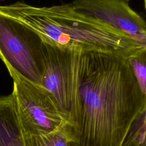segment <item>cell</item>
Instances as JSON below:
<instances>
[{"label": "cell", "mask_w": 146, "mask_h": 146, "mask_svg": "<svg viewBox=\"0 0 146 146\" xmlns=\"http://www.w3.org/2000/svg\"><path fill=\"white\" fill-rule=\"evenodd\" d=\"M80 99L72 146H121L144 107L128 59L103 52L80 55Z\"/></svg>", "instance_id": "obj_1"}, {"label": "cell", "mask_w": 146, "mask_h": 146, "mask_svg": "<svg viewBox=\"0 0 146 146\" xmlns=\"http://www.w3.org/2000/svg\"><path fill=\"white\" fill-rule=\"evenodd\" d=\"M0 12L30 27L44 42L80 54L103 52L129 59L145 49L110 24L76 10L71 2L36 7L17 2L2 6Z\"/></svg>", "instance_id": "obj_2"}, {"label": "cell", "mask_w": 146, "mask_h": 146, "mask_svg": "<svg viewBox=\"0 0 146 146\" xmlns=\"http://www.w3.org/2000/svg\"><path fill=\"white\" fill-rule=\"evenodd\" d=\"M42 87L52 96L62 116L73 128L80 99V54L44 42Z\"/></svg>", "instance_id": "obj_3"}, {"label": "cell", "mask_w": 146, "mask_h": 146, "mask_svg": "<svg viewBox=\"0 0 146 146\" xmlns=\"http://www.w3.org/2000/svg\"><path fill=\"white\" fill-rule=\"evenodd\" d=\"M44 43L30 27L0 13V58L7 68L42 87Z\"/></svg>", "instance_id": "obj_4"}, {"label": "cell", "mask_w": 146, "mask_h": 146, "mask_svg": "<svg viewBox=\"0 0 146 146\" xmlns=\"http://www.w3.org/2000/svg\"><path fill=\"white\" fill-rule=\"evenodd\" d=\"M7 69L13 80L12 92L23 135L46 134L67 123L47 90Z\"/></svg>", "instance_id": "obj_5"}, {"label": "cell", "mask_w": 146, "mask_h": 146, "mask_svg": "<svg viewBox=\"0 0 146 146\" xmlns=\"http://www.w3.org/2000/svg\"><path fill=\"white\" fill-rule=\"evenodd\" d=\"M80 11L99 18L124 32L146 49V21L122 0H74Z\"/></svg>", "instance_id": "obj_6"}, {"label": "cell", "mask_w": 146, "mask_h": 146, "mask_svg": "<svg viewBox=\"0 0 146 146\" xmlns=\"http://www.w3.org/2000/svg\"><path fill=\"white\" fill-rule=\"evenodd\" d=\"M0 146H25L13 92L0 96Z\"/></svg>", "instance_id": "obj_7"}, {"label": "cell", "mask_w": 146, "mask_h": 146, "mask_svg": "<svg viewBox=\"0 0 146 146\" xmlns=\"http://www.w3.org/2000/svg\"><path fill=\"white\" fill-rule=\"evenodd\" d=\"M25 146H72V128L65 123L50 133L39 135H23Z\"/></svg>", "instance_id": "obj_8"}, {"label": "cell", "mask_w": 146, "mask_h": 146, "mask_svg": "<svg viewBox=\"0 0 146 146\" xmlns=\"http://www.w3.org/2000/svg\"><path fill=\"white\" fill-rule=\"evenodd\" d=\"M121 146H146V102L132 121Z\"/></svg>", "instance_id": "obj_9"}, {"label": "cell", "mask_w": 146, "mask_h": 146, "mask_svg": "<svg viewBox=\"0 0 146 146\" xmlns=\"http://www.w3.org/2000/svg\"><path fill=\"white\" fill-rule=\"evenodd\" d=\"M128 60L138 84L146 98V50L132 56Z\"/></svg>", "instance_id": "obj_10"}, {"label": "cell", "mask_w": 146, "mask_h": 146, "mask_svg": "<svg viewBox=\"0 0 146 146\" xmlns=\"http://www.w3.org/2000/svg\"><path fill=\"white\" fill-rule=\"evenodd\" d=\"M144 8L145 10V13H146V0H144Z\"/></svg>", "instance_id": "obj_11"}, {"label": "cell", "mask_w": 146, "mask_h": 146, "mask_svg": "<svg viewBox=\"0 0 146 146\" xmlns=\"http://www.w3.org/2000/svg\"><path fill=\"white\" fill-rule=\"evenodd\" d=\"M122 1H125V2H128L129 1V0H122Z\"/></svg>", "instance_id": "obj_12"}]
</instances>
